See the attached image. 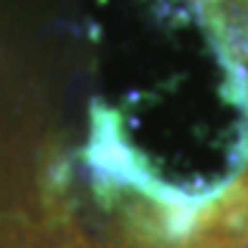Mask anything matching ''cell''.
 <instances>
[{
    "mask_svg": "<svg viewBox=\"0 0 248 248\" xmlns=\"http://www.w3.org/2000/svg\"><path fill=\"white\" fill-rule=\"evenodd\" d=\"M109 248H248V172L190 208L127 202L111 225Z\"/></svg>",
    "mask_w": 248,
    "mask_h": 248,
    "instance_id": "obj_1",
    "label": "cell"
},
{
    "mask_svg": "<svg viewBox=\"0 0 248 248\" xmlns=\"http://www.w3.org/2000/svg\"><path fill=\"white\" fill-rule=\"evenodd\" d=\"M0 248H99L89 241L61 205H51L38 218L13 220L0 228Z\"/></svg>",
    "mask_w": 248,
    "mask_h": 248,
    "instance_id": "obj_2",
    "label": "cell"
}]
</instances>
